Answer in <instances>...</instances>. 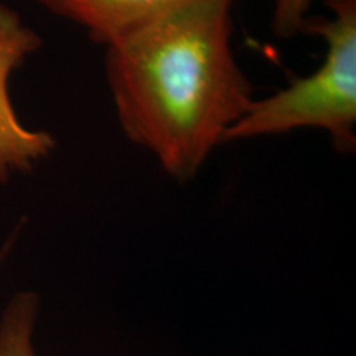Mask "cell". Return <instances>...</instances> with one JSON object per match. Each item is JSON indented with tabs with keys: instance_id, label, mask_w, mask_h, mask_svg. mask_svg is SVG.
Listing matches in <instances>:
<instances>
[{
	"instance_id": "52a82bcc",
	"label": "cell",
	"mask_w": 356,
	"mask_h": 356,
	"mask_svg": "<svg viewBox=\"0 0 356 356\" xmlns=\"http://www.w3.org/2000/svg\"><path fill=\"white\" fill-rule=\"evenodd\" d=\"M19 233H20V226L13 231L10 236H8V238L6 239V243H3L2 248H0V269H2V266L6 264L7 257H8V254H10V251L13 248V243H15L17 238H19Z\"/></svg>"
},
{
	"instance_id": "7a4b0ae2",
	"label": "cell",
	"mask_w": 356,
	"mask_h": 356,
	"mask_svg": "<svg viewBox=\"0 0 356 356\" xmlns=\"http://www.w3.org/2000/svg\"><path fill=\"white\" fill-rule=\"evenodd\" d=\"M328 17H307L302 33L327 44L323 63L274 95L252 101L225 142L318 129L340 152L356 145V0H325Z\"/></svg>"
},
{
	"instance_id": "8992f818",
	"label": "cell",
	"mask_w": 356,
	"mask_h": 356,
	"mask_svg": "<svg viewBox=\"0 0 356 356\" xmlns=\"http://www.w3.org/2000/svg\"><path fill=\"white\" fill-rule=\"evenodd\" d=\"M312 2L314 0H275L270 20L275 37L292 38L302 33Z\"/></svg>"
},
{
	"instance_id": "277c9868",
	"label": "cell",
	"mask_w": 356,
	"mask_h": 356,
	"mask_svg": "<svg viewBox=\"0 0 356 356\" xmlns=\"http://www.w3.org/2000/svg\"><path fill=\"white\" fill-rule=\"evenodd\" d=\"M33 2L53 15L81 26L92 42L108 47L202 0H33Z\"/></svg>"
},
{
	"instance_id": "3957f363",
	"label": "cell",
	"mask_w": 356,
	"mask_h": 356,
	"mask_svg": "<svg viewBox=\"0 0 356 356\" xmlns=\"http://www.w3.org/2000/svg\"><path fill=\"white\" fill-rule=\"evenodd\" d=\"M40 47L42 38L20 13L0 3V184L32 172L56 149L50 132L22 122L10 96L12 74Z\"/></svg>"
},
{
	"instance_id": "5b68a950",
	"label": "cell",
	"mask_w": 356,
	"mask_h": 356,
	"mask_svg": "<svg viewBox=\"0 0 356 356\" xmlns=\"http://www.w3.org/2000/svg\"><path fill=\"white\" fill-rule=\"evenodd\" d=\"M40 314L37 292H17L0 317V356H38L35 327Z\"/></svg>"
},
{
	"instance_id": "6da1fadb",
	"label": "cell",
	"mask_w": 356,
	"mask_h": 356,
	"mask_svg": "<svg viewBox=\"0 0 356 356\" xmlns=\"http://www.w3.org/2000/svg\"><path fill=\"white\" fill-rule=\"evenodd\" d=\"M234 0H202L106 47L119 126L177 181L198 175L251 108L233 50Z\"/></svg>"
}]
</instances>
